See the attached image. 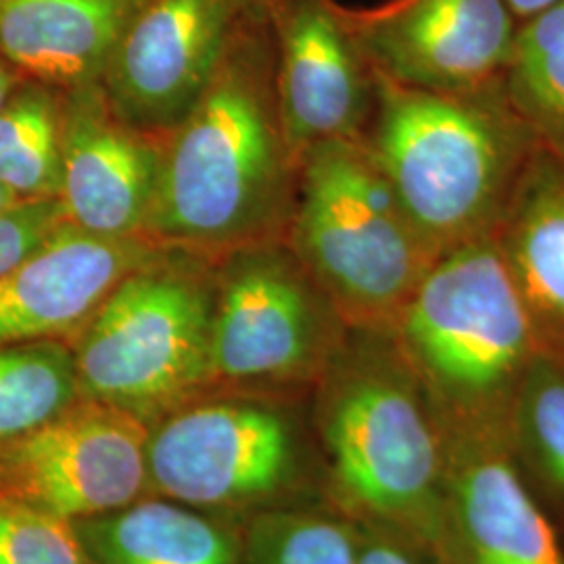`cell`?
<instances>
[{"instance_id":"1","label":"cell","mask_w":564,"mask_h":564,"mask_svg":"<svg viewBox=\"0 0 564 564\" xmlns=\"http://www.w3.org/2000/svg\"><path fill=\"white\" fill-rule=\"evenodd\" d=\"M297 191L265 15L242 13L202 99L163 139L144 237L205 260L281 239Z\"/></svg>"},{"instance_id":"2","label":"cell","mask_w":564,"mask_h":564,"mask_svg":"<svg viewBox=\"0 0 564 564\" xmlns=\"http://www.w3.org/2000/svg\"><path fill=\"white\" fill-rule=\"evenodd\" d=\"M372 82L379 109L366 142L426 245L440 258L491 237L540 147L502 80L460 93Z\"/></svg>"},{"instance_id":"3","label":"cell","mask_w":564,"mask_h":564,"mask_svg":"<svg viewBox=\"0 0 564 564\" xmlns=\"http://www.w3.org/2000/svg\"><path fill=\"white\" fill-rule=\"evenodd\" d=\"M286 245L341 323L393 328L437 260L368 142H324L303 155Z\"/></svg>"},{"instance_id":"4","label":"cell","mask_w":564,"mask_h":564,"mask_svg":"<svg viewBox=\"0 0 564 564\" xmlns=\"http://www.w3.org/2000/svg\"><path fill=\"white\" fill-rule=\"evenodd\" d=\"M216 260L163 249L130 272L74 337L80 398L153 426L212 393Z\"/></svg>"},{"instance_id":"5","label":"cell","mask_w":564,"mask_h":564,"mask_svg":"<svg viewBox=\"0 0 564 564\" xmlns=\"http://www.w3.org/2000/svg\"><path fill=\"white\" fill-rule=\"evenodd\" d=\"M318 429L343 502L379 523L435 540L442 521V456L400 351L377 343L326 366Z\"/></svg>"},{"instance_id":"6","label":"cell","mask_w":564,"mask_h":564,"mask_svg":"<svg viewBox=\"0 0 564 564\" xmlns=\"http://www.w3.org/2000/svg\"><path fill=\"white\" fill-rule=\"evenodd\" d=\"M393 330L414 377L463 412H477L519 387L538 345L494 235L431 263Z\"/></svg>"},{"instance_id":"7","label":"cell","mask_w":564,"mask_h":564,"mask_svg":"<svg viewBox=\"0 0 564 564\" xmlns=\"http://www.w3.org/2000/svg\"><path fill=\"white\" fill-rule=\"evenodd\" d=\"M335 310L282 239L216 260L212 391L303 383L333 360Z\"/></svg>"},{"instance_id":"8","label":"cell","mask_w":564,"mask_h":564,"mask_svg":"<svg viewBox=\"0 0 564 564\" xmlns=\"http://www.w3.org/2000/svg\"><path fill=\"white\" fill-rule=\"evenodd\" d=\"M149 494L197 510L260 506L291 481L295 440L270 403L202 398L151 426Z\"/></svg>"},{"instance_id":"9","label":"cell","mask_w":564,"mask_h":564,"mask_svg":"<svg viewBox=\"0 0 564 564\" xmlns=\"http://www.w3.org/2000/svg\"><path fill=\"white\" fill-rule=\"evenodd\" d=\"M151 426L111 403L78 398L39 429L0 442L4 498L84 521L149 494Z\"/></svg>"},{"instance_id":"10","label":"cell","mask_w":564,"mask_h":564,"mask_svg":"<svg viewBox=\"0 0 564 564\" xmlns=\"http://www.w3.org/2000/svg\"><path fill=\"white\" fill-rule=\"evenodd\" d=\"M241 15L239 0H142L102 72L113 109L165 139L202 99Z\"/></svg>"},{"instance_id":"11","label":"cell","mask_w":564,"mask_h":564,"mask_svg":"<svg viewBox=\"0 0 564 564\" xmlns=\"http://www.w3.org/2000/svg\"><path fill=\"white\" fill-rule=\"evenodd\" d=\"M517 28L505 0H398L349 23L375 76L433 93L502 80Z\"/></svg>"},{"instance_id":"12","label":"cell","mask_w":564,"mask_h":564,"mask_svg":"<svg viewBox=\"0 0 564 564\" xmlns=\"http://www.w3.org/2000/svg\"><path fill=\"white\" fill-rule=\"evenodd\" d=\"M276 101L293 163L324 142L360 139L375 90L349 23L328 0H276Z\"/></svg>"},{"instance_id":"13","label":"cell","mask_w":564,"mask_h":564,"mask_svg":"<svg viewBox=\"0 0 564 564\" xmlns=\"http://www.w3.org/2000/svg\"><path fill=\"white\" fill-rule=\"evenodd\" d=\"M162 160L163 139L123 120L101 82L61 93L59 202L74 226L144 237Z\"/></svg>"},{"instance_id":"14","label":"cell","mask_w":564,"mask_h":564,"mask_svg":"<svg viewBox=\"0 0 564 564\" xmlns=\"http://www.w3.org/2000/svg\"><path fill=\"white\" fill-rule=\"evenodd\" d=\"M162 251L144 237H99L63 224L0 276V347L74 341L109 293Z\"/></svg>"},{"instance_id":"15","label":"cell","mask_w":564,"mask_h":564,"mask_svg":"<svg viewBox=\"0 0 564 564\" xmlns=\"http://www.w3.org/2000/svg\"><path fill=\"white\" fill-rule=\"evenodd\" d=\"M142 0H0V55L59 93L101 82Z\"/></svg>"},{"instance_id":"16","label":"cell","mask_w":564,"mask_h":564,"mask_svg":"<svg viewBox=\"0 0 564 564\" xmlns=\"http://www.w3.org/2000/svg\"><path fill=\"white\" fill-rule=\"evenodd\" d=\"M452 468V512L470 564H564L563 547L517 468L475 437Z\"/></svg>"},{"instance_id":"17","label":"cell","mask_w":564,"mask_h":564,"mask_svg":"<svg viewBox=\"0 0 564 564\" xmlns=\"http://www.w3.org/2000/svg\"><path fill=\"white\" fill-rule=\"evenodd\" d=\"M494 237L538 341L564 345V155L538 147Z\"/></svg>"},{"instance_id":"18","label":"cell","mask_w":564,"mask_h":564,"mask_svg":"<svg viewBox=\"0 0 564 564\" xmlns=\"http://www.w3.org/2000/svg\"><path fill=\"white\" fill-rule=\"evenodd\" d=\"M76 529L99 564H241L242 533L160 496L76 521Z\"/></svg>"},{"instance_id":"19","label":"cell","mask_w":564,"mask_h":564,"mask_svg":"<svg viewBox=\"0 0 564 564\" xmlns=\"http://www.w3.org/2000/svg\"><path fill=\"white\" fill-rule=\"evenodd\" d=\"M502 86L538 144L564 155V0L519 23Z\"/></svg>"},{"instance_id":"20","label":"cell","mask_w":564,"mask_h":564,"mask_svg":"<svg viewBox=\"0 0 564 564\" xmlns=\"http://www.w3.org/2000/svg\"><path fill=\"white\" fill-rule=\"evenodd\" d=\"M0 184L21 202L59 199V90L23 80L2 105Z\"/></svg>"},{"instance_id":"21","label":"cell","mask_w":564,"mask_h":564,"mask_svg":"<svg viewBox=\"0 0 564 564\" xmlns=\"http://www.w3.org/2000/svg\"><path fill=\"white\" fill-rule=\"evenodd\" d=\"M80 398L72 345L32 341L0 347V442L48 423Z\"/></svg>"},{"instance_id":"22","label":"cell","mask_w":564,"mask_h":564,"mask_svg":"<svg viewBox=\"0 0 564 564\" xmlns=\"http://www.w3.org/2000/svg\"><path fill=\"white\" fill-rule=\"evenodd\" d=\"M241 564H358V531L323 514L265 510L242 531Z\"/></svg>"},{"instance_id":"23","label":"cell","mask_w":564,"mask_h":564,"mask_svg":"<svg viewBox=\"0 0 564 564\" xmlns=\"http://www.w3.org/2000/svg\"><path fill=\"white\" fill-rule=\"evenodd\" d=\"M0 564L99 563L74 521L13 498H0Z\"/></svg>"},{"instance_id":"24","label":"cell","mask_w":564,"mask_h":564,"mask_svg":"<svg viewBox=\"0 0 564 564\" xmlns=\"http://www.w3.org/2000/svg\"><path fill=\"white\" fill-rule=\"evenodd\" d=\"M517 424L545 473L564 489V368L535 356L517 387Z\"/></svg>"},{"instance_id":"25","label":"cell","mask_w":564,"mask_h":564,"mask_svg":"<svg viewBox=\"0 0 564 564\" xmlns=\"http://www.w3.org/2000/svg\"><path fill=\"white\" fill-rule=\"evenodd\" d=\"M65 223L69 220L59 199L20 202L0 212V276Z\"/></svg>"},{"instance_id":"26","label":"cell","mask_w":564,"mask_h":564,"mask_svg":"<svg viewBox=\"0 0 564 564\" xmlns=\"http://www.w3.org/2000/svg\"><path fill=\"white\" fill-rule=\"evenodd\" d=\"M358 564H416L410 552L377 527L358 531Z\"/></svg>"},{"instance_id":"27","label":"cell","mask_w":564,"mask_h":564,"mask_svg":"<svg viewBox=\"0 0 564 564\" xmlns=\"http://www.w3.org/2000/svg\"><path fill=\"white\" fill-rule=\"evenodd\" d=\"M21 82L23 76L20 72L0 55V109L4 102L9 101V97L13 95V90L20 86Z\"/></svg>"},{"instance_id":"28","label":"cell","mask_w":564,"mask_h":564,"mask_svg":"<svg viewBox=\"0 0 564 564\" xmlns=\"http://www.w3.org/2000/svg\"><path fill=\"white\" fill-rule=\"evenodd\" d=\"M505 2L506 7L510 9V13L514 15V20L521 23V21L538 15L540 11H544L550 4H554L558 0H505Z\"/></svg>"},{"instance_id":"29","label":"cell","mask_w":564,"mask_h":564,"mask_svg":"<svg viewBox=\"0 0 564 564\" xmlns=\"http://www.w3.org/2000/svg\"><path fill=\"white\" fill-rule=\"evenodd\" d=\"M239 2H241L242 13L247 15H268L270 7L276 0H239Z\"/></svg>"},{"instance_id":"30","label":"cell","mask_w":564,"mask_h":564,"mask_svg":"<svg viewBox=\"0 0 564 564\" xmlns=\"http://www.w3.org/2000/svg\"><path fill=\"white\" fill-rule=\"evenodd\" d=\"M20 202V197H18L13 191H9L7 186H2V184H0V212H4V209H9V207H13L15 203Z\"/></svg>"},{"instance_id":"31","label":"cell","mask_w":564,"mask_h":564,"mask_svg":"<svg viewBox=\"0 0 564 564\" xmlns=\"http://www.w3.org/2000/svg\"><path fill=\"white\" fill-rule=\"evenodd\" d=\"M0 498H4V496H2V487H0Z\"/></svg>"}]
</instances>
